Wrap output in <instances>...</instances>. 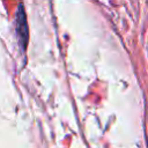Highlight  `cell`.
Listing matches in <instances>:
<instances>
[{"label":"cell","instance_id":"cell-1","mask_svg":"<svg viewBox=\"0 0 148 148\" xmlns=\"http://www.w3.org/2000/svg\"><path fill=\"white\" fill-rule=\"evenodd\" d=\"M17 31L20 35V40L23 43V46L25 44L27 40V25H25V16L23 18L22 22H20V20L17 18Z\"/></svg>","mask_w":148,"mask_h":148}]
</instances>
